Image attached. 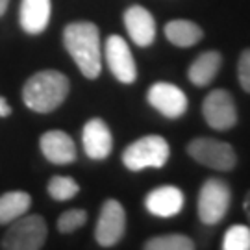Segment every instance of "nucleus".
Wrapping results in <instances>:
<instances>
[{"label":"nucleus","mask_w":250,"mask_h":250,"mask_svg":"<svg viewBox=\"0 0 250 250\" xmlns=\"http://www.w3.org/2000/svg\"><path fill=\"white\" fill-rule=\"evenodd\" d=\"M146 102L165 119L176 121L188 113V95L169 82H156L146 91Z\"/></svg>","instance_id":"obj_9"},{"label":"nucleus","mask_w":250,"mask_h":250,"mask_svg":"<svg viewBox=\"0 0 250 250\" xmlns=\"http://www.w3.org/2000/svg\"><path fill=\"white\" fill-rule=\"evenodd\" d=\"M184 206H186V195L176 186H161V188L152 189L145 197L146 211L161 219L176 217L184 209Z\"/></svg>","instance_id":"obj_12"},{"label":"nucleus","mask_w":250,"mask_h":250,"mask_svg":"<svg viewBox=\"0 0 250 250\" xmlns=\"http://www.w3.org/2000/svg\"><path fill=\"white\" fill-rule=\"evenodd\" d=\"M11 115V106L8 104V100L0 95V119Z\"/></svg>","instance_id":"obj_24"},{"label":"nucleus","mask_w":250,"mask_h":250,"mask_svg":"<svg viewBox=\"0 0 250 250\" xmlns=\"http://www.w3.org/2000/svg\"><path fill=\"white\" fill-rule=\"evenodd\" d=\"M126 211L115 198H107L100 208V215L95 226V239L102 249H111L125 237Z\"/></svg>","instance_id":"obj_8"},{"label":"nucleus","mask_w":250,"mask_h":250,"mask_svg":"<svg viewBox=\"0 0 250 250\" xmlns=\"http://www.w3.org/2000/svg\"><path fill=\"white\" fill-rule=\"evenodd\" d=\"M237 80L243 91L250 93V48H245L237 60Z\"/></svg>","instance_id":"obj_23"},{"label":"nucleus","mask_w":250,"mask_h":250,"mask_svg":"<svg viewBox=\"0 0 250 250\" xmlns=\"http://www.w3.org/2000/svg\"><path fill=\"white\" fill-rule=\"evenodd\" d=\"M82 143L87 158L95 161L106 160L113 150V135L106 121L99 117L89 119L82 130Z\"/></svg>","instance_id":"obj_11"},{"label":"nucleus","mask_w":250,"mask_h":250,"mask_svg":"<svg viewBox=\"0 0 250 250\" xmlns=\"http://www.w3.org/2000/svg\"><path fill=\"white\" fill-rule=\"evenodd\" d=\"M104 56H106V63L111 74L121 83H134L137 80V65H135L132 50L125 41V37L117 36V34H111L107 37Z\"/></svg>","instance_id":"obj_10"},{"label":"nucleus","mask_w":250,"mask_h":250,"mask_svg":"<svg viewBox=\"0 0 250 250\" xmlns=\"http://www.w3.org/2000/svg\"><path fill=\"white\" fill-rule=\"evenodd\" d=\"M163 32L167 41L180 48L195 46L204 39V30L189 19H172L165 24Z\"/></svg>","instance_id":"obj_17"},{"label":"nucleus","mask_w":250,"mask_h":250,"mask_svg":"<svg viewBox=\"0 0 250 250\" xmlns=\"http://www.w3.org/2000/svg\"><path fill=\"white\" fill-rule=\"evenodd\" d=\"M71 80L67 74L54 69L32 74L22 85V102L36 113H52L69 97Z\"/></svg>","instance_id":"obj_2"},{"label":"nucleus","mask_w":250,"mask_h":250,"mask_svg":"<svg viewBox=\"0 0 250 250\" xmlns=\"http://www.w3.org/2000/svg\"><path fill=\"white\" fill-rule=\"evenodd\" d=\"M243 209H245V215H247V219H249V226H250V189L247 191L245 200H243Z\"/></svg>","instance_id":"obj_25"},{"label":"nucleus","mask_w":250,"mask_h":250,"mask_svg":"<svg viewBox=\"0 0 250 250\" xmlns=\"http://www.w3.org/2000/svg\"><path fill=\"white\" fill-rule=\"evenodd\" d=\"M50 13H52L50 0H21L19 22L22 32L28 36L43 34L50 22Z\"/></svg>","instance_id":"obj_15"},{"label":"nucleus","mask_w":250,"mask_h":250,"mask_svg":"<svg viewBox=\"0 0 250 250\" xmlns=\"http://www.w3.org/2000/svg\"><path fill=\"white\" fill-rule=\"evenodd\" d=\"M232 204V189L223 178H208L198 191L197 213L200 223L215 226L223 223Z\"/></svg>","instance_id":"obj_5"},{"label":"nucleus","mask_w":250,"mask_h":250,"mask_svg":"<svg viewBox=\"0 0 250 250\" xmlns=\"http://www.w3.org/2000/svg\"><path fill=\"white\" fill-rule=\"evenodd\" d=\"M197 247L195 241L184 233H165L146 239L143 245L145 250H193Z\"/></svg>","instance_id":"obj_19"},{"label":"nucleus","mask_w":250,"mask_h":250,"mask_svg":"<svg viewBox=\"0 0 250 250\" xmlns=\"http://www.w3.org/2000/svg\"><path fill=\"white\" fill-rule=\"evenodd\" d=\"M63 46L85 78H99L102 72V45L100 30L95 22L76 21L67 24L63 28Z\"/></svg>","instance_id":"obj_1"},{"label":"nucleus","mask_w":250,"mask_h":250,"mask_svg":"<svg viewBox=\"0 0 250 250\" xmlns=\"http://www.w3.org/2000/svg\"><path fill=\"white\" fill-rule=\"evenodd\" d=\"M202 115L206 125L215 132H228L237 125V106L232 93L226 89H213L202 102Z\"/></svg>","instance_id":"obj_7"},{"label":"nucleus","mask_w":250,"mask_h":250,"mask_svg":"<svg viewBox=\"0 0 250 250\" xmlns=\"http://www.w3.org/2000/svg\"><path fill=\"white\" fill-rule=\"evenodd\" d=\"M41 154L54 165H69L76 161L74 139L63 130H48L39 137Z\"/></svg>","instance_id":"obj_14"},{"label":"nucleus","mask_w":250,"mask_h":250,"mask_svg":"<svg viewBox=\"0 0 250 250\" xmlns=\"http://www.w3.org/2000/svg\"><path fill=\"white\" fill-rule=\"evenodd\" d=\"M223 67V54L219 50H206L198 54L189 65L188 78L193 85L197 87H206L217 78V74Z\"/></svg>","instance_id":"obj_16"},{"label":"nucleus","mask_w":250,"mask_h":250,"mask_svg":"<svg viewBox=\"0 0 250 250\" xmlns=\"http://www.w3.org/2000/svg\"><path fill=\"white\" fill-rule=\"evenodd\" d=\"M46 191L52 200L56 202H65V200H71L80 193V186L78 182L71 176H52L48 180V186Z\"/></svg>","instance_id":"obj_20"},{"label":"nucleus","mask_w":250,"mask_h":250,"mask_svg":"<svg viewBox=\"0 0 250 250\" xmlns=\"http://www.w3.org/2000/svg\"><path fill=\"white\" fill-rule=\"evenodd\" d=\"M191 160L219 172H230L237 165V154L230 143L213 137H195L188 145Z\"/></svg>","instance_id":"obj_6"},{"label":"nucleus","mask_w":250,"mask_h":250,"mask_svg":"<svg viewBox=\"0 0 250 250\" xmlns=\"http://www.w3.org/2000/svg\"><path fill=\"white\" fill-rule=\"evenodd\" d=\"M170 158V146L165 137L156 134L143 135L130 143L123 152V165L132 172L145 169H161Z\"/></svg>","instance_id":"obj_3"},{"label":"nucleus","mask_w":250,"mask_h":250,"mask_svg":"<svg viewBox=\"0 0 250 250\" xmlns=\"http://www.w3.org/2000/svg\"><path fill=\"white\" fill-rule=\"evenodd\" d=\"M223 250H250V226L232 224L223 235Z\"/></svg>","instance_id":"obj_21"},{"label":"nucleus","mask_w":250,"mask_h":250,"mask_svg":"<svg viewBox=\"0 0 250 250\" xmlns=\"http://www.w3.org/2000/svg\"><path fill=\"white\" fill-rule=\"evenodd\" d=\"M85 223H87V211L76 208V209H67V211H63V213L60 215L56 226H58V232L60 233H72V232H76L78 228H82Z\"/></svg>","instance_id":"obj_22"},{"label":"nucleus","mask_w":250,"mask_h":250,"mask_svg":"<svg viewBox=\"0 0 250 250\" xmlns=\"http://www.w3.org/2000/svg\"><path fill=\"white\" fill-rule=\"evenodd\" d=\"M32 208V197L26 191H8L0 195V224H9L28 213Z\"/></svg>","instance_id":"obj_18"},{"label":"nucleus","mask_w":250,"mask_h":250,"mask_svg":"<svg viewBox=\"0 0 250 250\" xmlns=\"http://www.w3.org/2000/svg\"><path fill=\"white\" fill-rule=\"evenodd\" d=\"M8 6H9V0H0V17H4V15H6Z\"/></svg>","instance_id":"obj_26"},{"label":"nucleus","mask_w":250,"mask_h":250,"mask_svg":"<svg viewBox=\"0 0 250 250\" xmlns=\"http://www.w3.org/2000/svg\"><path fill=\"white\" fill-rule=\"evenodd\" d=\"M48 226L41 215H22L9 223L0 247L4 250H39L45 247Z\"/></svg>","instance_id":"obj_4"},{"label":"nucleus","mask_w":250,"mask_h":250,"mask_svg":"<svg viewBox=\"0 0 250 250\" xmlns=\"http://www.w3.org/2000/svg\"><path fill=\"white\" fill-rule=\"evenodd\" d=\"M125 28L130 39L137 46L146 48L156 41V19L150 11L139 4H134L123 15Z\"/></svg>","instance_id":"obj_13"}]
</instances>
